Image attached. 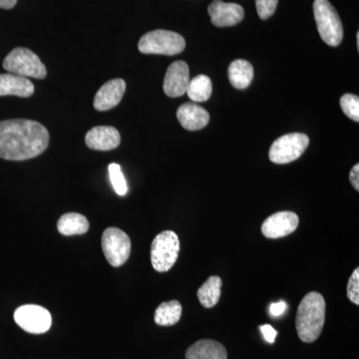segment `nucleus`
Wrapping results in <instances>:
<instances>
[{
	"label": "nucleus",
	"mask_w": 359,
	"mask_h": 359,
	"mask_svg": "<svg viewBox=\"0 0 359 359\" xmlns=\"http://www.w3.org/2000/svg\"><path fill=\"white\" fill-rule=\"evenodd\" d=\"M102 250L108 263L115 268L126 263L131 254V240L125 231L108 228L102 236Z\"/></svg>",
	"instance_id": "8"
},
{
	"label": "nucleus",
	"mask_w": 359,
	"mask_h": 359,
	"mask_svg": "<svg viewBox=\"0 0 359 359\" xmlns=\"http://www.w3.org/2000/svg\"><path fill=\"white\" fill-rule=\"evenodd\" d=\"M313 13L321 39L330 46H339L344 39V26L334 7L328 0H314Z\"/></svg>",
	"instance_id": "3"
},
{
	"label": "nucleus",
	"mask_w": 359,
	"mask_h": 359,
	"mask_svg": "<svg viewBox=\"0 0 359 359\" xmlns=\"http://www.w3.org/2000/svg\"><path fill=\"white\" fill-rule=\"evenodd\" d=\"M308 135L292 133L276 139L269 149V160L275 164H289L299 159L309 147Z\"/></svg>",
	"instance_id": "7"
},
{
	"label": "nucleus",
	"mask_w": 359,
	"mask_h": 359,
	"mask_svg": "<svg viewBox=\"0 0 359 359\" xmlns=\"http://www.w3.org/2000/svg\"><path fill=\"white\" fill-rule=\"evenodd\" d=\"M180 240L173 231H164L156 236L151 247V262L158 273H166L178 259Z\"/></svg>",
	"instance_id": "5"
},
{
	"label": "nucleus",
	"mask_w": 359,
	"mask_h": 359,
	"mask_svg": "<svg viewBox=\"0 0 359 359\" xmlns=\"http://www.w3.org/2000/svg\"><path fill=\"white\" fill-rule=\"evenodd\" d=\"M349 180H351V184H353V188L356 191H359V165L356 164L351 169V174H349Z\"/></svg>",
	"instance_id": "29"
},
{
	"label": "nucleus",
	"mask_w": 359,
	"mask_h": 359,
	"mask_svg": "<svg viewBox=\"0 0 359 359\" xmlns=\"http://www.w3.org/2000/svg\"><path fill=\"white\" fill-rule=\"evenodd\" d=\"M4 68L9 73L22 77L43 79L47 70L39 56L30 49L18 47L13 49L4 61Z\"/></svg>",
	"instance_id": "6"
},
{
	"label": "nucleus",
	"mask_w": 359,
	"mask_h": 359,
	"mask_svg": "<svg viewBox=\"0 0 359 359\" xmlns=\"http://www.w3.org/2000/svg\"><path fill=\"white\" fill-rule=\"evenodd\" d=\"M299 222V217L294 212H276L264 222L262 233L268 238L287 237L297 230Z\"/></svg>",
	"instance_id": "10"
},
{
	"label": "nucleus",
	"mask_w": 359,
	"mask_h": 359,
	"mask_svg": "<svg viewBox=\"0 0 359 359\" xmlns=\"http://www.w3.org/2000/svg\"><path fill=\"white\" fill-rule=\"evenodd\" d=\"M177 118L182 127L189 131L205 128L210 122L208 111L194 103H185L180 106L177 111Z\"/></svg>",
	"instance_id": "15"
},
{
	"label": "nucleus",
	"mask_w": 359,
	"mask_h": 359,
	"mask_svg": "<svg viewBox=\"0 0 359 359\" xmlns=\"http://www.w3.org/2000/svg\"><path fill=\"white\" fill-rule=\"evenodd\" d=\"M356 42H358V49H359V32L356 34Z\"/></svg>",
	"instance_id": "31"
},
{
	"label": "nucleus",
	"mask_w": 359,
	"mask_h": 359,
	"mask_svg": "<svg viewBox=\"0 0 359 359\" xmlns=\"http://www.w3.org/2000/svg\"><path fill=\"white\" fill-rule=\"evenodd\" d=\"M108 170H109L111 184H112L116 194L119 196L126 195L127 192H128V186H127V182L125 180L124 175L122 173L120 165L113 163V164L109 165Z\"/></svg>",
	"instance_id": "23"
},
{
	"label": "nucleus",
	"mask_w": 359,
	"mask_h": 359,
	"mask_svg": "<svg viewBox=\"0 0 359 359\" xmlns=\"http://www.w3.org/2000/svg\"><path fill=\"white\" fill-rule=\"evenodd\" d=\"M49 145L48 130L28 119L0 122V158L25 161L41 155Z\"/></svg>",
	"instance_id": "1"
},
{
	"label": "nucleus",
	"mask_w": 359,
	"mask_h": 359,
	"mask_svg": "<svg viewBox=\"0 0 359 359\" xmlns=\"http://www.w3.org/2000/svg\"><path fill=\"white\" fill-rule=\"evenodd\" d=\"M121 136L114 127L96 126L85 137L87 147L96 151L114 150L120 145Z\"/></svg>",
	"instance_id": "14"
},
{
	"label": "nucleus",
	"mask_w": 359,
	"mask_h": 359,
	"mask_svg": "<svg viewBox=\"0 0 359 359\" xmlns=\"http://www.w3.org/2000/svg\"><path fill=\"white\" fill-rule=\"evenodd\" d=\"M340 107L347 117L359 122V97L353 94H344L340 98Z\"/></svg>",
	"instance_id": "24"
},
{
	"label": "nucleus",
	"mask_w": 359,
	"mask_h": 359,
	"mask_svg": "<svg viewBox=\"0 0 359 359\" xmlns=\"http://www.w3.org/2000/svg\"><path fill=\"white\" fill-rule=\"evenodd\" d=\"M212 85L207 75H198L190 80L186 93L194 102H205L212 95Z\"/></svg>",
	"instance_id": "22"
},
{
	"label": "nucleus",
	"mask_w": 359,
	"mask_h": 359,
	"mask_svg": "<svg viewBox=\"0 0 359 359\" xmlns=\"http://www.w3.org/2000/svg\"><path fill=\"white\" fill-rule=\"evenodd\" d=\"M325 321V299L318 292H309L299 304L295 318L299 339L308 344L316 341L323 332Z\"/></svg>",
	"instance_id": "2"
},
{
	"label": "nucleus",
	"mask_w": 359,
	"mask_h": 359,
	"mask_svg": "<svg viewBox=\"0 0 359 359\" xmlns=\"http://www.w3.org/2000/svg\"><path fill=\"white\" fill-rule=\"evenodd\" d=\"M254 78V67L249 61L237 59L229 67V79L237 89H245L252 83Z\"/></svg>",
	"instance_id": "18"
},
{
	"label": "nucleus",
	"mask_w": 359,
	"mask_h": 359,
	"mask_svg": "<svg viewBox=\"0 0 359 359\" xmlns=\"http://www.w3.org/2000/svg\"><path fill=\"white\" fill-rule=\"evenodd\" d=\"M182 306L178 301L162 302L155 311V323L161 327H171L179 323Z\"/></svg>",
	"instance_id": "21"
},
{
	"label": "nucleus",
	"mask_w": 359,
	"mask_h": 359,
	"mask_svg": "<svg viewBox=\"0 0 359 359\" xmlns=\"http://www.w3.org/2000/svg\"><path fill=\"white\" fill-rule=\"evenodd\" d=\"M212 23L217 27H230L237 25L244 20V8L238 4H226L222 0H215L208 8Z\"/></svg>",
	"instance_id": "12"
},
{
	"label": "nucleus",
	"mask_w": 359,
	"mask_h": 359,
	"mask_svg": "<svg viewBox=\"0 0 359 359\" xmlns=\"http://www.w3.org/2000/svg\"><path fill=\"white\" fill-rule=\"evenodd\" d=\"M126 90V82L123 79H112L106 82L98 90L94 99V108L97 111H108L121 102Z\"/></svg>",
	"instance_id": "13"
},
{
	"label": "nucleus",
	"mask_w": 359,
	"mask_h": 359,
	"mask_svg": "<svg viewBox=\"0 0 359 359\" xmlns=\"http://www.w3.org/2000/svg\"><path fill=\"white\" fill-rule=\"evenodd\" d=\"M261 332H263L264 339L266 341L269 342V344H273L276 340V334H278V332L269 325H262Z\"/></svg>",
	"instance_id": "27"
},
{
	"label": "nucleus",
	"mask_w": 359,
	"mask_h": 359,
	"mask_svg": "<svg viewBox=\"0 0 359 359\" xmlns=\"http://www.w3.org/2000/svg\"><path fill=\"white\" fill-rule=\"evenodd\" d=\"M186 47V40L179 33L158 29L146 33L139 41L141 53L173 56L181 53Z\"/></svg>",
	"instance_id": "4"
},
{
	"label": "nucleus",
	"mask_w": 359,
	"mask_h": 359,
	"mask_svg": "<svg viewBox=\"0 0 359 359\" xmlns=\"http://www.w3.org/2000/svg\"><path fill=\"white\" fill-rule=\"evenodd\" d=\"M57 229L61 235H83L89 230V222L83 215L68 212L59 219Z\"/></svg>",
	"instance_id": "19"
},
{
	"label": "nucleus",
	"mask_w": 359,
	"mask_h": 359,
	"mask_svg": "<svg viewBox=\"0 0 359 359\" xmlns=\"http://www.w3.org/2000/svg\"><path fill=\"white\" fill-rule=\"evenodd\" d=\"M190 80V71L185 61H175L168 68L165 76L163 85L165 94L171 98L183 96L186 94Z\"/></svg>",
	"instance_id": "11"
},
{
	"label": "nucleus",
	"mask_w": 359,
	"mask_h": 359,
	"mask_svg": "<svg viewBox=\"0 0 359 359\" xmlns=\"http://www.w3.org/2000/svg\"><path fill=\"white\" fill-rule=\"evenodd\" d=\"M347 297L349 301L359 306V269H354L347 283Z\"/></svg>",
	"instance_id": "26"
},
{
	"label": "nucleus",
	"mask_w": 359,
	"mask_h": 359,
	"mask_svg": "<svg viewBox=\"0 0 359 359\" xmlns=\"http://www.w3.org/2000/svg\"><path fill=\"white\" fill-rule=\"evenodd\" d=\"M221 278L217 276H210L197 292L201 304L205 309L214 308L221 297Z\"/></svg>",
	"instance_id": "20"
},
{
	"label": "nucleus",
	"mask_w": 359,
	"mask_h": 359,
	"mask_svg": "<svg viewBox=\"0 0 359 359\" xmlns=\"http://www.w3.org/2000/svg\"><path fill=\"white\" fill-rule=\"evenodd\" d=\"M14 320L28 334H41L48 332L52 325L50 313L43 306L25 304L16 309Z\"/></svg>",
	"instance_id": "9"
},
{
	"label": "nucleus",
	"mask_w": 359,
	"mask_h": 359,
	"mask_svg": "<svg viewBox=\"0 0 359 359\" xmlns=\"http://www.w3.org/2000/svg\"><path fill=\"white\" fill-rule=\"evenodd\" d=\"M287 309V304L285 302H276V304H271L269 306V313L273 316H280L285 313Z\"/></svg>",
	"instance_id": "28"
},
{
	"label": "nucleus",
	"mask_w": 359,
	"mask_h": 359,
	"mask_svg": "<svg viewBox=\"0 0 359 359\" xmlns=\"http://www.w3.org/2000/svg\"><path fill=\"white\" fill-rule=\"evenodd\" d=\"M18 0H0V8L11 9L16 6Z\"/></svg>",
	"instance_id": "30"
},
{
	"label": "nucleus",
	"mask_w": 359,
	"mask_h": 359,
	"mask_svg": "<svg viewBox=\"0 0 359 359\" xmlns=\"http://www.w3.org/2000/svg\"><path fill=\"white\" fill-rule=\"evenodd\" d=\"M186 359H228L223 344L211 339H203L187 351Z\"/></svg>",
	"instance_id": "17"
},
{
	"label": "nucleus",
	"mask_w": 359,
	"mask_h": 359,
	"mask_svg": "<svg viewBox=\"0 0 359 359\" xmlns=\"http://www.w3.org/2000/svg\"><path fill=\"white\" fill-rule=\"evenodd\" d=\"M278 0H256L257 11L259 18L269 20L276 13Z\"/></svg>",
	"instance_id": "25"
},
{
	"label": "nucleus",
	"mask_w": 359,
	"mask_h": 359,
	"mask_svg": "<svg viewBox=\"0 0 359 359\" xmlns=\"http://www.w3.org/2000/svg\"><path fill=\"white\" fill-rule=\"evenodd\" d=\"M34 85L29 79L7 73L0 74V96H18L27 98L34 93Z\"/></svg>",
	"instance_id": "16"
}]
</instances>
